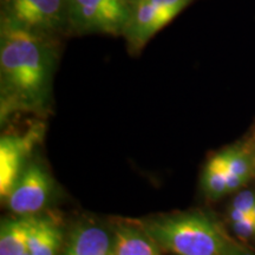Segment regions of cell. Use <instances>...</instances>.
<instances>
[{"mask_svg":"<svg viewBox=\"0 0 255 255\" xmlns=\"http://www.w3.org/2000/svg\"><path fill=\"white\" fill-rule=\"evenodd\" d=\"M52 58L40 33L6 17L0 32L2 110L36 109L49 96Z\"/></svg>","mask_w":255,"mask_h":255,"instance_id":"cell-1","label":"cell"},{"mask_svg":"<svg viewBox=\"0 0 255 255\" xmlns=\"http://www.w3.org/2000/svg\"><path fill=\"white\" fill-rule=\"evenodd\" d=\"M142 228L174 255H223L228 241L214 220L202 213H183L144 221Z\"/></svg>","mask_w":255,"mask_h":255,"instance_id":"cell-2","label":"cell"},{"mask_svg":"<svg viewBox=\"0 0 255 255\" xmlns=\"http://www.w3.org/2000/svg\"><path fill=\"white\" fill-rule=\"evenodd\" d=\"M68 23L81 32L120 34L131 17L130 0H66Z\"/></svg>","mask_w":255,"mask_h":255,"instance_id":"cell-3","label":"cell"},{"mask_svg":"<svg viewBox=\"0 0 255 255\" xmlns=\"http://www.w3.org/2000/svg\"><path fill=\"white\" fill-rule=\"evenodd\" d=\"M193 0H136L124 33L130 45L141 49Z\"/></svg>","mask_w":255,"mask_h":255,"instance_id":"cell-4","label":"cell"},{"mask_svg":"<svg viewBox=\"0 0 255 255\" xmlns=\"http://www.w3.org/2000/svg\"><path fill=\"white\" fill-rule=\"evenodd\" d=\"M2 17L40 34L68 23L66 0H2Z\"/></svg>","mask_w":255,"mask_h":255,"instance_id":"cell-5","label":"cell"},{"mask_svg":"<svg viewBox=\"0 0 255 255\" xmlns=\"http://www.w3.org/2000/svg\"><path fill=\"white\" fill-rule=\"evenodd\" d=\"M52 193V180L39 164H30L6 199L7 207L18 216H33L46 206Z\"/></svg>","mask_w":255,"mask_h":255,"instance_id":"cell-6","label":"cell"},{"mask_svg":"<svg viewBox=\"0 0 255 255\" xmlns=\"http://www.w3.org/2000/svg\"><path fill=\"white\" fill-rule=\"evenodd\" d=\"M40 128L34 127L24 135L2 136L0 141V196L2 200L13 189L25 170L26 159L39 142Z\"/></svg>","mask_w":255,"mask_h":255,"instance_id":"cell-7","label":"cell"},{"mask_svg":"<svg viewBox=\"0 0 255 255\" xmlns=\"http://www.w3.org/2000/svg\"><path fill=\"white\" fill-rule=\"evenodd\" d=\"M62 241V229L51 216H33L28 237L31 255H57Z\"/></svg>","mask_w":255,"mask_h":255,"instance_id":"cell-8","label":"cell"},{"mask_svg":"<svg viewBox=\"0 0 255 255\" xmlns=\"http://www.w3.org/2000/svg\"><path fill=\"white\" fill-rule=\"evenodd\" d=\"M65 255H113V241L98 226H82L70 239Z\"/></svg>","mask_w":255,"mask_h":255,"instance_id":"cell-9","label":"cell"},{"mask_svg":"<svg viewBox=\"0 0 255 255\" xmlns=\"http://www.w3.org/2000/svg\"><path fill=\"white\" fill-rule=\"evenodd\" d=\"M159 246L144 229L120 226L113 240V255H159Z\"/></svg>","mask_w":255,"mask_h":255,"instance_id":"cell-10","label":"cell"},{"mask_svg":"<svg viewBox=\"0 0 255 255\" xmlns=\"http://www.w3.org/2000/svg\"><path fill=\"white\" fill-rule=\"evenodd\" d=\"M33 216H20L19 219L2 221L0 255H23L28 252V237Z\"/></svg>","mask_w":255,"mask_h":255,"instance_id":"cell-11","label":"cell"},{"mask_svg":"<svg viewBox=\"0 0 255 255\" xmlns=\"http://www.w3.org/2000/svg\"><path fill=\"white\" fill-rule=\"evenodd\" d=\"M220 154L222 156L226 167L231 173L248 181L251 174L254 171L253 157H252L251 150L241 148V146H232Z\"/></svg>","mask_w":255,"mask_h":255,"instance_id":"cell-12","label":"cell"},{"mask_svg":"<svg viewBox=\"0 0 255 255\" xmlns=\"http://www.w3.org/2000/svg\"><path fill=\"white\" fill-rule=\"evenodd\" d=\"M202 182L206 194L212 199H219L228 193L225 173L218 155H215L207 163L203 171Z\"/></svg>","mask_w":255,"mask_h":255,"instance_id":"cell-13","label":"cell"},{"mask_svg":"<svg viewBox=\"0 0 255 255\" xmlns=\"http://www.w3.org/2000/svg\"><path fill=\"white\" fill-rule=\"evenodd\" d=\"M233 231L241 239L255 238V219L253 216L233 223Z\"/></svg>","mask_w":255,"mask_h":255,"instance_id":"cell-14","label":"cell"},{"mask_svg":"<svg viewBox=\"0 0 255 255\" xmlns=\"http://www.w3.org/2000/svg\"><path fill=\"white\" fill-rule=\"evenodd\" d=\"M255 205V193L251 190L242 191V193L239 194V195L235 197L234 201H233L232 208L244 210V212L250 213L253 209Z\"/></svg>","mask_w":255,"mask_h":255,"instance_id":"cell-15","label":"cell"},{"mask_svg":"<svg viewBox=\"0 0 255 255\" xmlns=\"http://www.w3.org/2000/svg\"><path fill=\"white\" fill-rule=\"evenodd\" d=\"M250 216H251L250 213L244 212V210L235 209V208H231V210H229V219H231V221L233 223L242 221V220L250 218Z\"/></svg>","mask_w":255,"mask_h":255,"instance_id":"cell-16","label":"cell"},{"mask_svg":"<svg viewBox=\"0 0 255 255\" xmlns=\"http://www.w3.org/2000/svg\"><path fill=\"white\" fill-rule=\"evenodd\" d=\"M253 148H252L251 150V154H252V157H253V164H254V171H255V130H254V133H253Z\"/></svg>","mask_w":255,"mask_h":255,"instance_id":"cell-17","label":"cell"},{"mask_svg":"<svg viewBox=\"0 0 255 255\" xmlns=\"http://www.w3.org/2000/svg\"><path fill=\"white\" fill-rule=\"evenodd\" d=\"M223 255H241V253H239V252L237 250H234V248L229 247Z\"/></svg>","mask_w":255,"mask_h":255,"instance_id":"cell-18","label":"cell"},{"mask_svg":"<svg viewBox=\"0 0 255 255\" xmlns=\"http://www.w3.org/2000/svg\"><path fill=\"white\" fill-rule=\"evenodd\" d=\"M251 215L253 216V218L255 219V205H254V207H253V209H252V212H251Z\"/></svg>","mask_w":255,"mask_h":255,"instance_id":"cell-19","label":"cell"},{"mask_svg":"<svg viewBox=\"0 0 255 255\" xmlns=\"http://www.w3.org/2000/svg\"><path fill=\"white\" fill-rule=\"evenodd\" d=\"M23 255H31V254H30V252H26V253L23 254Z\"/></svg>","mask_w":255,"mask_h":255,"instance_id":"cell-20","label":"cell"}]
</instances>
